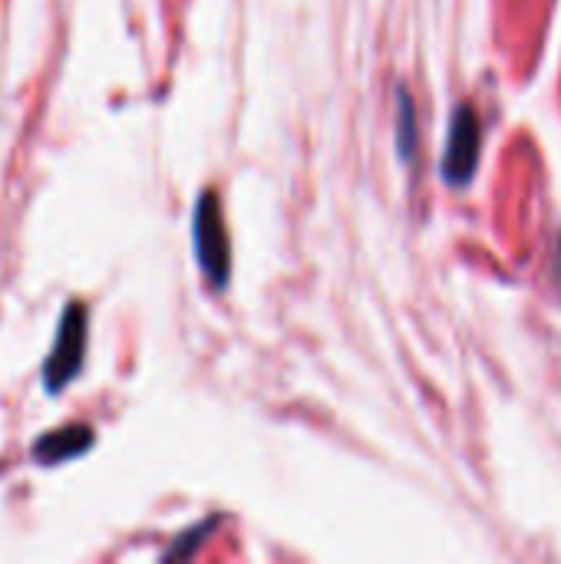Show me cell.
Returning a JSON list of instances; mask_svg holds the SVG:
<instances>
[{"instance_id": "obj_1", "label": "cell", "mask_w": 561, "mask_h": 564, "mask_svg": "<svg viewBox=\"0 0 561 564\" xmlns=\"http://www.w3.org/2000/svg\"><path fill=\"white\" fill-rule=\"evenodd\" d=\"M192 241H195V258H198L202 274L208 278L212 288L222 291L228 284V274H231V241H228L222 202H218V195L212 188L202 192L198 202H195Z\"/></svg>"}, {"instance_id": "obj_2", "label": "cell", "mask_w": 561, "mask_h": 564, "mask_svg": "<svg viewBox=\"0 0 561 564\" xmlns=\"http://www.w3.org/2000/svg\"><path fill=\"white\" fill-rule=\"evenodd\" d=\"M86 327H89V311L83 301H69L60 314V324H56V340H53V350L40 370L43 377V387L46 393H63L83 370V360H86Z\"/></svg>"}, {"instance_id": "obj_3", "label": "cell", "mask_w": 561, "mask_h": 564, "mask_svg": "<svg viewBox=\"0 0 561 564\" xmlns=\"http://www.w3.org/2000/svg\"><path fill=\"white\" fill-rule=\"evenodd\" d=\"M483 142V126L479 116L470 102H463L453 116L446 152H443V178L450 185H470L479 165V145Z\"/></svg>"}, {"instance_id": "obj_4", "label": "cell", "mask_w": 561, "mask_h": 564, "mask_svg": "<svg viewBox=\"0 0 561 564\" xmlns=\"http://www.w3.org/2000/svg\"><path fill=\"white\" fill-rule=\"evenodd\" d=\"M93 443H96L93 426L76 423V426H63V430H53V433L40 436V440L33 443L30 456H33L40 466H60V463L76 459V456H83L86 449H93Z\"/></svg>"}, {"instance_id": "obj_5", "label": "cell", "mask_w": 561, "mask_h": 564, "mask_svg": "<svg viewBox=\"0 0 561 564\" xmlns=\"http://www.w3.org/2000/svg\"><path fill=\"white\" fill-rule=\"evenodd\" d=\"M397 106H400V119H397V149L400 155L410 162L413 159V149H417V109H413V99L407 89L397 93Z\"/></svg>"}, {"instance_id": "obj_6", "label": "cell", "mask_w": 561, "mask_h": 564, "mask_svg": "<svg viewBox=\"0 0 561 564\" xmlns=\"http://www.w3.org/2000/svg\"><path fill=\"white\" fill-rule=\"evenodd\" d=\"M212 525H215V522H205V525H198V529L185 532V535H182V539H179V542H175L172 549H165V555H162V558H165V562H172V558H185V555H192V552L198 549L202 535H205V532H208Z\"/></svg>"}]
</instances>
